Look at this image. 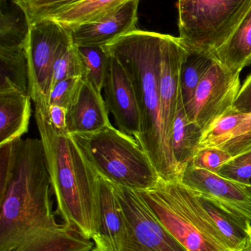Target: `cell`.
<instances>
[{"label":"cell","mask_w":251,"mask_h":251,"mask_svg":"<svg viewBox=\"0 0 251 251\" xmlns=\"http://www.w3.org/2000/svg\"><path fill=\"white\" fill-rule=\"evenodd\" d=\"M99 182L100 227L92 239V251H122L128 234L125 213L113 184L100 176Z\"/></svg>","instance_id":"cell-14"},{"label":"cell","mask_w":251,"mask_h":251,"mask_svg":"<svg viewBox=\"0 0 251 251\" xmlns=\"http://www.w3.org/2000/svg\"><path fill=\"white\" fill-rule=\"evenodd\" d=\"M10 90L29 94L26 48L0 49V91Z\"/></svg>","instance_id":"cell-23"},{"label":"cell","mask_w":251,"mask_h":251,"mask_svg":"<svg viewBox=\"0 0 251 251\" xmlns=\"http://www.w3.org/2000/svg\"><path fill=\"white\" fill-rule=\"evenodd\" d=\"M138 192L162 225L189 251H229L197 195L181 181L160 178L153 188Z\"/></svg>","instance_id":"cell-5"},{"label":"cell","mask_w":251,"mask_h":251,"mask_svg":"<svg viewBox=\"0 0 251 251\" xmlns=\"http://www.w3.org/2000/svg\"><path fill=\"white\" fill-rule=\"evenodd\" d=\"M234 158L231 154L214 148H206L196 151L190 163L197 168L218 174L225 164Z\"/></svg>","instance_id":"cell-29"},{"label":"cell","mask_w":251,"mask_h":251,"mask_svg":"<svg viewBox=\"0 0 251 251\" xmlns=\"http://www.w3.org/2000/svg\"><path fill=\"white\" fill-rule=\"evenodd\" d=\"M47 118L56 132L60 134H69L68 131V110L62 106L52 104L48 106Z\"/></svg>","instance_id":"cell-31"},{"label":"cell","mask_w":251,"mask_h":251,"mask_svg":"<svg viewBox=\"0 0 251 251\" xmlns=\"http://www.w3.org/2000/svg\"><path fill=\"white\" fill-rule=\"evenodd\" d=\"M140 0H132L114 13L94 23L87 24L70 30L76 47H104L119 37L137 29Z\"/></svg>","instance_id":"cell-15"},{"label":"cell","mask_w":251,"mask_h":251,"mask_svg":"<svg viewBox=\"0 0 251 251\" xmlns=\"http://www.w3.org/2000/svg\"><path fill=\"white\" fill-rule=\"evenodd\" d=\"M30 25L16 0H0V49L27 48Z\"/></svg>","instance_id":"cell-21"},{"label":"cell","mask_w":251,"mask_h":251,"mask_svg":"<svg viewBox=\"0 0 251 251\" xmlns=\"http://www.w3.org/2000/svg\"><path fill=\"white\" fill-rule=\"evenodd\" d=\"M112 184L128 222L122 251H189L162 225L138 191Z\"/></svg>","instance_id":"cell-8"},{"label":"cell","mask_w":251,"mask_h":251,"mask_svg":"<svg viewBox=\"0 0 251 251\" xmlns=\"http://www.w3.org/2000/svg\"><path fill=\"white\" fill-rule=\"evenodd\" d=\"M84 76V68L78 47L71 43L60 53L53 66L51 88L61 80ZM51 91V90H50Z\"/></svg>","instance_id":"cell-26"},{"label":"cell","mask_w":251,"mask_h":251,"mask_svg":"<svg viewBox=\"0 0 251 251\" xmlns=\"http://www.w3.org/2000/svg\"><path fill=\"white\" fill-rule=\"evenodd\" d=\"M81 0H16L26 12L31 25L50 19L58 12L79 2Z\"/></svg>","instance_id":"cell-27"},{"label":"cell","mask_w":251,"mask_h":251,"mask_svg":"<svg viewBox=\"0 0 251 251\" xmlns=\"http://www.w3.org/2000/svg\"><path fill=\"white\" fill-rule=\"evenodd\" d=\"M250 188L251 189V185H250Z\"/></svg>","instance_id":"cell-34"},{"label":"cell","mask_w":251,"mask_h":251,"mask_svg":"<svg viewBox=\"0 0 251 251\" xmlns=\"http://www.w3.org/2000/svg\"><path fill=\"white\" fill-rule=\"evenodd\" d=\"M31 116L29 94L0 91V146L11 143L28 131Z\"/></svg>","instance_id":"cell-17"},{"label":"cell","mask_w":251,"mask_h":251,"mask_svg":"<svg viewBox=\"0 0 251 251\" xmlns=\"http://www.w3.org/2000/svg\"><path fill=\"white\" fill-rule=\"evenodd\" d=\"M188 51L183 66L181 80V94L185 108L193 101L197 86L214 60L209 54L191 51L189 49Z\"/></svg>","instance_id":"cell-24"},{"label":"cell","mask_w":251,"mask_h":251,"mask_svg":"<svg viewBox=\"0 0 251 251\" xmlns=\"http://www.w3.org/2000/svg\"><path fill=\"white\" fill-rule=\"evenodd\" d=\"M206 148L221 149L234 159L251 153V114L230 108L203 130L197 150Z\"/></svg>","instance_id":"cell-13"},{"label":"cell","mask_w":251,"mask_h":251,"mask_svg":"<svg viewBox=\"0 0 251 251\" xmlns=\"http://www.w3.org/2000/svg\"><path fill=\"white\" fill-rule=\"evenodd\" d=\"M226 70L241 73L251 65V6L231 36L212 54Z\"/></svg>","instance_id":"cell-18"},{"label":"cell","mask_w":251,"mask_h":251,"mask_svg":"<svg viewBox=\"0 0 251 251\" xmlns=\"http://www.w3.org/2000/svg\"><path fill=\"white\" fill-rule=\"evenodd\" d=\"M240 73L226 70L214 60L186 109L187 116L205 130L214 121L234 107L241 88Z\"/></svg>","instance_id":"cell-9"},{"label":"cell","mask_w":251,"mask_h":251,"mask_svg":"<svg viewBox=\"0 0 251 251\" xmlns=\"http://www.w3.org/2000/svg\"><path fill=\"white\" fill-rule=\"evenodd\" d=\"M232 181L250 187L251 183V152L234 158L225 164L218 174Z\"/></svg>","instance_id":"cell-30"},{"label":"cell","mask_w":251,"mask_h":251,"mask_svg":"<svg viewBox=\"0 0 251 251\" xmlns=\"http://www.w3.org/2000/svg\"><path fill=\"white\" fill-rule=\"evenodd\" d=\"M245 251H251V240L250 243H249V246H248L247 249H246Z\"/></svg>","instance_id":"cell-33"},{"label":"cell","mask_w":251,"mask_h":251,"mask_svg":"<svg viewBox=\"0 0 251 251\" xmlns=\"http://www.w3.org/2000/svg\"><path fill=\"white\" fill-rule=\"evenodd\" d=\"M103 91L106 107L113 115L118 129L137 140L140 115L135 92L125 69L112 55Z\"/></svg>","instance_id":"cell-11"},{"label":"cell","mask_w":251,"mask_h":251,"mask_svg":"<svg viewBox=\"0 0 251 251\" xmlns=\"http://www.w3.org/2000/svg\"><path fill=\"white\" fill-rule=\"evenodd\" d=\"M188 49L179 37L164 35L161 63L160 90L162 118L170 145L171 130L181 94V72Z\"/></svg>","instance_id":"cell-12"},{"label":"cell","mask_w":251,"mask_h":251,"mask_svg":"<svg viewBox=\"0 0 251 251\" xmlns=\"http://www.w3.org/2000/svg\"><path fill=\"white\" fill-rule=\"evenodd\" d=\"M197 197L228 250L246 251L251 240V221L231 215L209 201Z\"/></svg>","instance_id":"cell-19"},{"label":"cell","mask_w":251,"mask_h":251,"mask_svg":"<svg viewBox=\"0 0 251 251\" xmlns=\"http://www.w3.org/2000/svg\"><path fill=\"white\" fill-rule=\"evenodd\" d=\"M52 191L41 139H19L0 181V251H92L91 240L56 221Z\"/></svg>","instance_id":"cell-1"},{"label":"cell","mask_w":251,"mask_h":251,"mask_svg":"<svg viewBox=\"0 0 251 251\" xmlns=\"http://www.w3.org/2000/svg\"><path fill=\"white\" fill-rule=\"evenodd\" d=\"M109 113L101 93L84 80L78 100L68 110L69 134L93 132L112 125Z\"/></svg>","instance_id":"cell-16"},{"label":"cell","mask_w":251,"mask_h":251,"mask_svg":"<svg viewBox=\"0 0 251 251\" xmlns=\"http://www.w3.org/2000/svg\"><path fill=\"white\" fill-rule=\"evenodd\" d=\"M131 1L132 0H81L56 13L50 19L72 30L82 25L97 22Z\"/></svg>","instance_id":"cell-22"},{"label":"cell","mask_w":251,"mask_h":251,"mask_svg":"<svg viewBox=\"0 0 251 251\" xmlns=\"http://www.w3.org/2000/svg\"><path fill=\"white\" fill-rule=\"evenodd\" d=\"M72 42L70 30L53 19H43L30 25L26 50L29 94L34 104L48 109L53 66Z\"/></svg>","instance_id":"cell-7"},{"label":"cell","mask_w":251,"mask_h":251,"mask_svg":"<svg viewBox=\"0 0 251 251\" xmlns=\"http://www.w3.org/2000/svg\"><path fill=\"white\" fill-rule=\"evenodd\" d=\"M179 38L191 51L212 54L225 44L251 0H178Z\"/></svg>","instance_id":"cell-6"},{"label":"cell","mask_w":251,"mask_h":251,"mask_svg":"<svg viewBox=\"0 0 251 251\" xmlns=\"http://www.w3.org/2000/svg\"><path fill=\"white\" fill-rule=\"evenodd\" d=\"M78 47L84 68V80L101 93L109 71L110 55L103 47L85 46Z\"/></svg>","instance_id":"cell-25"},{"label":"cell","mask_w":251,"mask_h":251,"mask_svg":"<svg viewBox=\"0 0 251 251\" xmlns=\"http://www.w3.org/2000/svg\"><path fill=\"white\" fill-rule=\"evenodd\" d=\"M181 181L197 196L228 213L251 221V189L247 185L191 163L184 170Z\"/></svg>","instance_id":"cell-10"},{"label":"cell","mask_w":251,"mask_h":251,"mask_svg":"<svg viewBox=\"0 0 251 251\" xmlns=\"http://www.w3.org/2000/svg\"><path fill=\"white\" fill-rule=\"evenodd\" d=\"M35 108L57 203L56 213L72 229L92 240L100 227V176L71 134L56 132L49 122L47 109L38 104Z\"/></svg>","instance_id":"cell-3"},{"label":"cell","mask_w":251,"mask_h":251,"mask_svg":"<svg viewBox=\"0 0 251 251\" xmlns=\"http://www.w3.org/2000/svg\"><path fill=\"white\" fill-rule=\"evenodd\" d=\"M72 136L99 176L109 182L143 191L153 188L160 180L137 140L113 126Z\"/></svg>","instance_id":"cell-4"},{"label":"cell","mask_w":251,"mask_h":251,"mask_svg":"<svg viewBox=\"0 0 251 251\" xmlns=\"http://www.w3.org/2000/svg\"><path fill=\"white\" fill-rule=\"evenodd\" d=\"M83 83L82 77H75L55 84L49 96L48 106L57 104L69 110L78 100Z\"/></svg>","instance_id":"cell-28"},{"label":"cell","mask_w":251,"mask_h":251,"mask_svg":"<svg viewBox=\"0 0 251 251\" xmlns=\"http://www.w3.org/2000/svg\"><path fill=\"white\" fill-rule=\"evenodd\" d=\"M234 107L239 111L251 114V72L241 85Z\"/></svg>","instance_id":"cell-32"},{"label":"cell","mask_w":251,"mask_h":251,"mask_svg":"<svg viewBox=\"0 0 251 251\" xmlns=\"http://www.w3.org/2000/svg\"><path fill=\"white\" fill-rule=\"evenodd\" d=\"M165 34L135 29L104 46L125 69L132 83L140 115L137 141L165 181H181L162 118L159 79Z\"/></svg>","instance_id":"cell-2"},{"label":"cell","mask_w":251,"mask_h":251,"mask_svg":"<svg viewBox=\"0 0 251 251\" xmlns=\"http://www.w3.org/2000/svg\"><path fill=\"white\" fill-rule=\"evenodd\" d=\"M203 130L187 116L184 100L178 101V109L171 130L170 147L174 159L184 174L192 162L201 138Z\"/></svg>","instance_id":"cell-20"}]
</instances>
